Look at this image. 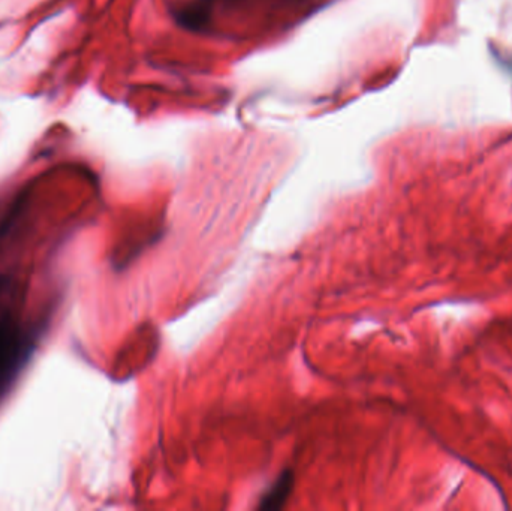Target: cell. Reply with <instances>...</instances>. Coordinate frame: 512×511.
Masks as SVG:
<instances>
[{"label": "cell", "instance_id": "1", "mask_svg": "<svg viewBox=\"0 0 512 511\" xmlns=\"http://www.w3.org/2000/svg\"><path fill=\"white\" fill-rule=\"evenodd\" d=\"M32 350V339L8 315H0V392L14 380Z\"/></svg>", "mask_w": 512, "mask_h": 511}, {"label": "cell", "instance_id": "2", "mask_svg": "<svg viewBox=\"0 0 512 511\" xmlns=\"http://www.w3.org/2000/svg\"><path fill=\"white\" fill-rule=\"evenodd\" d=\"M292 483H294V476L291 473L282 474L277 479V482L271 486L270 491L262 497L259 510H279L282 509L283 504L288 500L291 494Z\"/></svg>", "mask_w": 512, "mask_h": 511}]
</instances>
